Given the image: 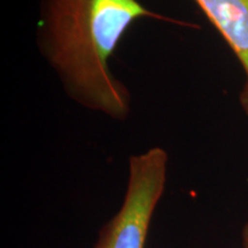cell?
Wrapping results in <instances>:
<instances>
[{"label": "cell", "instance_id": "obj_1", "mask_svg": "<svg viewBox=\"0 0 248 248\" xmlns=\"http://www.w3.org/2000/svg\"><path fill=\"white\" fill-rule=\"evenodd\" d=\"M140 18L178 23L138 0H42L37 46L71 100L122 122L131 111V93L109 62Z\"/></svg>", "mask_w": 248, "mask_h": 248}, {"label": "cell", "instance_id": "obj_2", "mask_svg": "<svg viewBox=\"0 0 248 248\" xmlns=\"http://www.w3.org/2000/svg\"><path fill=\"white\" fill-rule=\"evenodd\" d=\"M168 153L155 146L129 159L122 204L102 228L94 248H145L152 218L166 190Z\"/></svg>", "mask_w": 248, "mask_h": 248}, {"label": "cell", "instance_id": "obj_3", "mask_svg": "<svg viewBox=\"0 0 248 248\" xmlns=\"http://www.w3.org/2000/svg\"><path fill=\"white\" fill-rule=\"evenodd\" d=\"M239 61L245 83L239 95L248 117V0H194Z\"/></svg>", "mask_w": 248, "mask_h": 248}, {"label": "cell", "instance_id": "obj_4", "mask_svg": "<svg viewBox=\"0 0 248 248\" xmlns=\"http://www.w3.org/2000/svg\"><path fill=\"white\" fill-rule=\"evenodd\" d=\"M241 241H243V247L248 248V221L244 225L243 231H241Z\"/></svg>", "mask_w": 248, "mask_h": 248}]
</instances>
